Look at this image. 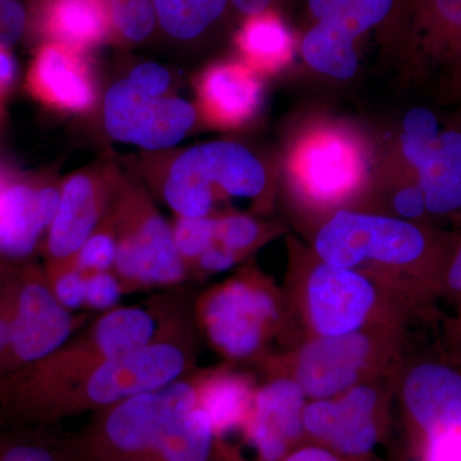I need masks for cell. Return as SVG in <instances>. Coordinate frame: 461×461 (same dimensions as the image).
Segmentation results:
<instances>
[{"instance_id":"1","label":"cell","mask_w":461,"mask_h":461,"mask_svg":"<svg viewBox=\"0 0 461 461\" xmlns=\"http://www.w3.org/2000/svg\"><path fill=\"white\" fill-rule=\"evenodd\" d=\"M156 330L147 306H117L87 321L48 357L0 375L2 426H44L48 411L67 388L109 357L149 344Z\"/></svg>"},{"instance_id":"2","label":"cell","mask_w":461,"mask_h":461,"mask_svg":"<svg viewBox=\"0 0 461 461\" xmlns=\"http://www.w3.org/2000/svg\"><path fill=\"white\" fill-rule=\"evenodd\" d=\"M195 359L194 318L186 306H172L149 344L109 357L67 388L48 411L44 426L169 386L191 375Z\"/></svg>"},{"instance_id":"3","label":"cell","mask_w":461,"mask_h":461,"mask_svg":"<svg viewBox=\"0 0 461 461\" xmlns=\"http://www.w3.org/2000/svg\"><path fill=\"white\" fill-rule=\"evenodd\" d=\"M198 375L129 397L71 433L76 461H145L173 421L198 406Z\"/></svg>"},{"instance_id":"4","label":"cell","mask_w":461,"mask_h":461,"mask_svg":"<svg viewBox=\"0 0 461 461\" xmlns=\"http://www.w3.org/2000/svg\"><path fill=\"white\" fill-rule=\"evenodd\" d=\"M109 212L118 239L113 272L124 293L171 288L187 280L190 269L176 249L172 226L140 185L122 176Z\"/></svg>"},{"instance_id":"5","label":"cell","mask_w":461,"mask_h":461,"mask_svg":"<svg viewBox=\"0 0 461 461\" xmlns=\"http://www.w3.org/2000/svg\"><path fill=\"white\" fill-rule=\"evenodd\" d=\"M162 198L177 217H208L220 195L257 198L266 186L262 163L230 141L196 145L173 158L158 180Z\"/></svg>"},{"instance_id":"6","label":"cell","mask_w":461,"mask_h":461,"mask_svg":"<svg viewBox=\"0 0 461 461\" xmlns=\"http://www.w3.org/2000/svg\"><path fill=\"white\" fill-rule=\"evenodd\" d=\"M315 250L330 266L353 268L366 260L412 266L423 264L444 277L448 262L433 256L426 233L395 218L339 212L321 227Z\"/></svg>"},{"instance_id":"7","label":"cell","mask_w":461,"mask_h":461,"mask_svg":"<svg viewBox=\"0 0 461 461\" xmlns=\"http://www.w3.org/2000/svg\"><path fill=\"white\" fill-rule=\"evenodd\" d=\"M87 321L86 315H76L58 302L44 267L36 260L12 264V342L7 372L48 357Z\"/></svg>"},{"instance_id":"8","label":"cell","mask_w":461,"mask_h":461,"mask_svg":"<svg viewBox=\"0 0 461 461\" xmlns=\"http://www.w3.org/2000/svg\"><path fill=\"white\" fill-rule=\"evenodd\" d=\"M194 315L209 342L224 357L247 360L263 346L277 303L262 284L248 277L232 278L199 297Z\"/></svg>"},{"instance_id":"9","label":"cell","mask_w":461,"mask_h":461,"mask_svg":"<svg viewBox=\"0 0 461 461\" xmlns=\"http://www.w3.org/2000/svg\"><path fill=\"white\" fill-rule=\"evenodd\" d=\"M402 150L417 171L427 212L451 214L461 209V132H439L438 121L426 108L403 118Z\"/></svg>"},{"instance_id":"10","label":"cell","mask_w":461,"mask_h":461,"mask_svg":"<svg viewBox=\"0 0 461 461\" xmlns=\"http://www.w3.org/2000/svg\"><path fill=\"white\" fill-rule=\"evenodd\" d=\"M121 178L117 167L102 162L63 181L56 217L42 242L45 266L74 262L107 214Z\"/></svg>"},{"instance_id":"11","label":"cell","mask_w":461,"mask_h":461,"mask_svg":"<svg viewBox=\"0 0 461 461\" xmlns=\"http://www.w3.org/2000/svg\"><path fill=\"white\" fill-rule=\"evenodd\" d=\"M196 111L186 100L150 96L127 78L115 83L104 99V123L114 140L147 150L175 147L190 131Z\"/></svg>"},{"instance_id":"12","label":"cell","mask_w":461,"mask_h":461,"mask_svg":"<svg viewBox=\"0 0 461 461\" xmlns=\"http://www.w3.org/2000/svg\"><path fill=\"white\" fill-rule=\"evenodd\" d=\"M60 186L14 176L0 198V263L35 260L59 204Z\"/></svg>"},{"instance_id":"13","label":"cell","mask_w":461,"mask_h":461,"mask_svg":"<svg viewBox=\"0 0 461 461\" xmlns=\"http://www.w3.org/2000/svg\"><path fill=\"white\" fill-rule=\"evenodd\" d=\"M375 303L371 282L351 268L323 263L309 278V314L321 338L357 332Z\"/></svg>"},{"instance_id":"14","label":"cell","mask_w":461,"mask_h":461,"mask_svg":"<svg viewBox=\"0 0 461 461\" xmlns=\"http://www.w3.org/2000/svg\"><path fill=\"white\" fill-rule=\"evenodd\" d=\"M26 83L33 98L56 111L83 113L95 104V80L83 51L60 42H42Z\"/></svg>"},{"instance_id":"15","label":"cell","mask_w":461,"mask_h":461,"mask_svg":"<svg viewBox=\"0 0 461 461\" xmlns=\"http://www.w3.org/2000/svg\"><path fill=\"white\" fill-rule=\"evenodd\" d=\"M371 354V341L359 332L315 339L299 355L296 381L306 395L329 399L354 386Z\"/></svg>"},{"instance_id":"16","label":"cell","mask_w":461,"mask_h":461,"mask_svg":"<svg viewBox=\"0 0 461 461\" xmlns=\"http://www.w3.org/2000/svg\"><path fill=\"white\" fill-rule=\"evenodd\" d=\"M377 402L373 388L354 387L339 402L324 399L306 405L303 424L309 433L327 439L342 453L364 454L377 442L372 418Z\"/></svg>"},{"instance_id":"17","label":"cell","mask_w":461,"mask_h":461,"mask_svg":"<svg viewBox=\"0 0 461 461\" xmlns=\"http://www.w3.org/2000/svg\"><path fill=\"white\" fill-rule=\"evenodd\" d=\"M305 391L294 379H275L254 395L248 420L249 437L263 461H278L287 442L299 436L305 408Z\"/></svg>"},{"instance_id":"18","label":"cell","mask_w":461,"mask_h":461,"mask_svg":"<svg viewBox=\"0 0 461 461\" xmlns=\"http://www.w3.org/2000/svg\"><path fill=\"white\" fill-rule=\"evenodd\" d=\"M198 93L203 112L211 122L235 127L256 114L262 102L263 89L248 67L221 63L203 74Z\"/></svg>"},{"instance_id":"19","label":"cell","mask_w":461,"mask_h":461,"mask_svg":"<svg viewBox=\"0 0 461 461\" xmlns=\"http://www.w3.org/2000/svg\"><path fill=\"white\" fill-rule=\"evenodd\" d=\"M39 32L47 41H57L80 51L117 38L103 0H41Z\"/></svg>"},{"instance_id":"20","label":"cell","mask_w":461,"mask_h":461,"mask_svg":"<svg viewBox=\"0 0 461 461\" xmlns=\"http://www.w3.org/2000/svg\"><path fill=\"white\" fill-rule=\"evenodd\" d=\"M299 176L314 198L338 199L359 180V162L344 141L321 138L311 142L300 156Z\"/></svg>"},{"instance_id":"21","label":"cell","mask_w":461,"mask_h":461,"mask_svg":"<svg viewBox=\"0 0 461 461\" xmlns=\"http://www.w3.org/2000/svg\"><path fill=\"white\" fill-rule=\"evenodd\" d=\"M251 379L242 373L221 371L198 375V406L208 414L215 436H223L245 426L253 408Z\"/></svg>"},{"instance_id":"22","label":"cell","mask_w":461,"mask_h":461,"mask_svg":"<svg viewBox=\"0 0 461 461\" xmlns=\"http://www.w3.org/2000/svg\"><path fill=\"white\" fill-rule=\"evenodd\" d=\"M357 38L336 21H317L303 39L302 54L315 71L348 80L357 69Z\"/></svg>"},{"instance_id":"23","label":"cell","mask_w":461,"mask_h":461,"mask_svg":"<svg viewBox=\"0 0 461 461\" xmlns=\"http://www.w3.org/2000/svg\"><path fill=\"white\" fill-rule=\"evenodd\" d=\"M215 437L208 414L196 406L173 421L145 461H212Z\"/></svg>"},{"instance_id":"24","label":"cell","mask_w":461,"mask_h":461,"mask_svg":"<svg viewBox=\"0 0 461 461\" xmlns=\"http://www.w3.org/2000/svg\"><path fill=\"white\" fill-rule=\"evenodd\" d=\"M293 42L286 25L269 9L248 16L236 38L240 51L254 68H275L286 62Z\"/></svg>"},{"instance_id":"25","label":"cell","mask_w":461,"mask_h":461,"mask_svg":"<svg viewBox=\"0 0 461 461\" xmlns=\"http://www.w3.org/2000/svg\"><path fill=\"white\" fill-rule=\"evenodd\" d=\"M406 12L421 47L446 60L461 38V0H409Z\"/></svg>"},{"instance_id":"26","label":"cell","mask_w":461,"mask_h":461,"mask_svg":"<svg viewBox=\"0 0 461 461\" xmlns=\"http://www.w3.org/2000/svg\"><path fill=\"white\" fill-rule=\"evenodd\" d=\"M0 461H76L68 433L57 426L0 427Z\"/></svg>"},{"instance_id":"27","label":"cell","mask_w":461,"mask_h":461,"mask_svg":"<svg viewBox=\"0 0 461 461\" xmlns=\"http://www.w3.org/2000/svg\"><path fill=\"white\" fill-rule=\"evenodd\" d=\"M157 23L176 41H195L223 17L230 0H151Z\"/></svg>"},{"instance_id":"28","label":"cell","mask_w":461,"mask_h":461,"mask_svg":"<svg viewBox=\"0 0 461 461\" xmlns=\"http://www.w3.org/2000/svg\"><path fill=\"white\" fill-rule=\"evenodd\" d=\"M107 5L115 35L123 41H145L154 32L156 11L151 0H103Z\"/></svg>"},{"instance_id":"29","label":"cell","mask_w":461,"mask_h":461,"mask_svg":"<svg viewBox=\"0 0 461 461\" xmlns=\"http://www.w3.org/2000/svg\"><path fill=\"white\" fill-rule=\"evenodd\" d=\"M111 208V206H109ZM118 239L111 212L103 218L75 257V266L86 273L113 271Z\"/></svg>"},{"instance_id":"30","label":"cell","mask_w":461,"mask_h":461,"mask_svg":"<svg viewBox=\"0 0 461 461\" xmlns=\"http://www.w3.org/2000/svg\"><path fill=\"white\" fill-rule=\"evenodd\" d=\"M217 218L177 217L172 224L173 240L176 249L186 266L191 268L205 249L211 247L215 240Z\"/></svg>"},{"instance_id":"31","label":"cell","mask_w":461,"mask_h":461,"mask_svg":"<svg viewBox=\"0 0 461 461\" xmlns=\"http://www.w3.org/2000/svg\"><path fill=\"white\" fill-rule=\"evenodd\" d=\"M44 269L54 296L67 311L75 313L85 308L86 273L80 271L75 262L44 266Z\"/></svg>"},{"instance_id":"32","label":"cell","mask_w":461,"mask_h":461,"mask_svg":"<svg viewBox=\"0 0 461 461\" xmlns=\"http://www.w3.org/2000/svg\"><path fill=\"white\" fill-rule=\"evenodd\" d=\"M259 236V223L248 215L232 214L217 218L214 242L238 257L254 247Z\"/></svg>"},{"instance_id":"33","label":"cell","mask_w":461,"mask_h":461,"mask_svg":"<svg viewBox=\"0 0 461 461\" xmlns=\"http://www.w3.org/2000/svg\"><path fill=\"white\" fill-rule=\"evenodd\" d=\"M122 282L113 271L94 272L86 275L85 308L102 314L117 308L123 296Z\"/></svg>"},{"instance_id":"34","label":"cell","mask_w":461,"mask_h":461,"mask_svg":"<svg viewBox=\"0 0 461 461\" xmlns=\"http://www.w3.org/2000/svg\"><path fill=\"white\" fill-rule=\"evenodd\" d=\"M12 342V264L0 263V375L7 372Z\"/></svg>"},{"instance_id":"35","label":"cell","mask_w":461,"mask_h":461,"mask_svg":"<svg viewBox=\"0 0 461 461\" xmlns=\"http://www.w3.org/2000/svg\"><path fill=\"white\" fill-rule=\"evenodd\" d=\"M29 14L21 0H0V45L11 48L26 32Z\"/></svg>"},{"instance_id":"36","label":"cell","mask_w":461,"mask_h":461,"mask_svg":"<svg viewBox=\"0 0 461 461\" xmlns=\"http://www.w3.org/2000/svg\"><path fill=\"white\" fill-rule=\"evenodd\" d=\"M127 80L141 93L150 96L168 95L172 78L167 69L156 63H141L130 72Z\"/></svg>"},{"instance_id":"37","label":"cell","mask_w":461,"mask_h":461,"mask_svg":"<svg viewBox=\"0 0 461 461\" xmlns=\"http://www.w3.org/2000/svg\"><path fill=\"white\" fill-rule=\"evenodd\" d=\"M239 258L236 254L230 253V251L218 245L217 242H213L211 247L205 249L204 253L194 264L199 267L202 271L218 273L227 271L230 267L235 266Z\"/></svg>"},{"instance_id":"38","label":"cell","mask_w":461,"mask_h":461,"mask_svg":"<svg viewBox=\"0 0 461 461\" xmlns=\"http://www.w3.org/2000/svg\"><path fill=\"white\" fill-rule=\"evenodd\" d=\"M393 206L397 213L405 218H418L427 211L426 200L418 185L400 190L393 200Z\"/></svg>"},{"instance_id":"39","label":"cell","mask_w":461,"mask_h":461,"mask_svg":"<svg viewBox=\"0 0 461 461\" xmlns=\"http://www.w3.org/2000/svg\"><path fill=\"white\" fill-rule=\"evenodd\" d=\"M442 287L461 302V242L448 259Z\"/></svg>"},{"instance_id":"40","label":"cell","mask_w":461,"mask_h":461,"mask_svg":"<svg viewBox=\"0 0 461 461\" xmlns=\"http://www.w3.org/2000/svg\"><path fill=\"white\" fill-rule=\"evenodd\" d=\"M16 78V62L9 48L0 45V102L11 89Z\"/></svg>"},{"instance_id":"41","label":"cell","mask_w":461,"mask_h":461,"mask_svg":"<svg viewBox=\"0 0 461 461\" xmlns=\"http://www.w3.org/2000/svg\"><path fill=\"white\" fill-rule=\"evenodd\" d=\"M272 3L273 0H230V5L245 17L267 11Z\"/></svg>"},{"instance_id":"42","label":"cell","mask_w":461,"mask_h":461,"mask_svg":"<svg viewBox=\"0 0 461 461\" xmlns=\"http://www.w3.org/2000/svg\"><path fill=\"white\" fill-rule=\"evenodd\" d=\"M286 461H339L335 455L321 448L309 447L291 455Z\"/></svg>"},{"instance_id":"43","label":"cell","mask_w":461,"mask_h":461,"mask_svg":"<svg viewBox=\"0 0 461 461\" xmlns=\"http://www.w3.org/2000/svg\"><path fill=\"white\" fill-rule=\"evenodd\" d=\"M12 177H14V175H9L7 171L0 168V198H2L3 193H5V187L8 186Z\"/></svg>"},{"instance_id":"44","label":"cell","mask_w":461,"mask_h":461,"mask_svg":"<svg viewBox=\"0 0 461 461\" xmlns=\"http://www.w3.org/2000/svg\"><path fill=\"white\" fill-rule=\"evenodd\" d=\"M453 333L455 338L459 339L461 342V318L459 321H456V323H455V326H453Z\"/></svg>"},{"instance_id":"45","label":"cell","mask_w":461,"mask_h":461,"mask_svg":"<svg viewBox=\"0 0 461 461\" xmlns=\"http://www.w3.org/2000/svg\"><path fill=\"white\" fill-rule=\"evenodd\" d=\"M0 427H3V426H2V420H0Z\"/></svg>"}]
</instances>
